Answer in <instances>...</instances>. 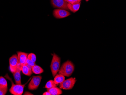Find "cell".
Here are the masks:
<instances>
[{
  "mask_svg": "<svg viewBox=\"0 0 126 95\" xmlns=\"http://www.w3.org/2000/svg\"><path fill=\"white\" fill-rule=\"evenodd\" d=\"M32 67L25 64L22 67V71L23 73L26 76H30L32 74Z\"/></svg>",
  "mask_w": 126,
  "mask_h": 95,
  "instance_id": "10",
  "label": "cell"
},
{
  "mask_svg": "<svg viewBox=\"0 0 126 95\" xmlns=\"http://www.w3.org/2000/svg\"><path fill=\"white\" fill-rule=\"evenodd\" d=\"M47 91H49L51 95H59L62 94V92L61 88L58 87H54L51 88L47 89Z\"/></svg>",
  "mask_w": 126,
  "mask_h": 95,
  "instance_id": "14",
  "label": "cell"
},
{
  "mask_svg": "<svg viewBox=\"0 0 126 95\" xmlns=\"http://www.w3.org/2000/svg\"><path fill=\"white\" fill-rule=\"evenodd\" d=\"M53 7L55 8L68 10V3L65 0H51Z\"/></svg>",
  "mask_w": 126,
  "mask_h": 95,
  "instance_id": "6",
  "label": "cell"
},
{
  "mask_svg": "<svg viewBox=\"0 0 126 95\" xmlns=\"http://www.w3.org/2000/svg\"><path fill=\"white\" fill-rule=\"evenodd\" d=\"M8 78L11 81V86L10 89V91L11 94L14 95H21L24 92V88L25 86V85L22 84H14L11 78L8 76Z\"/></svg>",
  "mask_w": 126,
  "mask_h": 95,
  "instance_id": "3",
  "label": "cell"
},
{
  "mask_svg": "<svg viewBox=\"0 0 126 95\" xmlns=\"http://www.w3.org/2000/svg\"><path fill=\"white\" fill-rule=\"evenodd\" d=\"M85 0L87 1V2H88V1H89V0Z\"/></svg>",
  "mask_w": 126,
  "mask_h": 95,
  "instance_id": "24",
  "label": "cell"
},
{
  "mask_svg": "<svg viewBox=\"0 0 126 95\" xmlns=\"http://www.w3.org/2000/svg\"><path fill=\"white\" fill-rule=\"evenodd\" d=\"M17 53L18 59V68L21 71L22 67L25 64L26 60L27 58L28 54L22 52H17Z\"/></svg>",
  "mask_w": 126,
  "mask_h": 95,
  "instance_id": "8",
  "label": "cell"
},
{
  "mask_svg": "<svg viewBox=\"0 0 126 95\" xmlns=\"http://www.w3.org/2000/svg\"><path fill=\"white\" fill-rule=\"evenodd\" d=\"M57 86V85L54 83V81L52 80L49 81L45 85V88L48 89L51 88H53V87Z\"/></svg>",
  "mask_w": 126,
  "mask_h": 95,
  "instance_id": "17",
  "label": "cell"
},
{
  "mask_svg": "<svg viewBox=\"0 0 126 95\" xmlns=\"http://www.w3.org/2000/svg\"><path fill=\"white\" fill-rule=\"evenodd\" d=\"M27 58L30 59L34 63H36L37 59L36 56L35 54H33V53H30V54H28V55Z\"/></svg>",
  "mask_w": 126,
  "mask_h": 95,
  "instance_id": "18",
  "label": "cell"
},
{
  "mask_svg": "<svg viewBox=\"0 0 126 95\" xmlns=\"http://www.w3.org/2000/svg\"><path fill=\"white\" fill-rule=\"evenodd\" d=\"M32 72L36 74H41L44 72V69L40 66L35 65L32 68Z\"/></svg>",
  "mask_w": 126,
  "mask_h": 95,
  "instance_id": "15",
  "label": "cell"
},
{
  "mask_svg": "<svg viewBox=\"0 0 126 95\" xmlns=\"http://www.w3.org/2000/svg\"><path fill=\"white\" fill-rule=\"evenodd\" d=\"M76 80V78H70L67 80H65L59 85V88L61 89L70 90L73 88Z\"/></svg>",
  "mask_w": 126,
  "mask_h": 95,
  "instance_id": "4",
  "label": "cell"
},
{
  "mask_svg": "<svg viewBox=\"0 0 126 95\" xmlns=\"http://www.w3.org/2000/svg\"><path fill=\"white\" fill-rule=\"evenodd\" d=\"M54 82L57 85L60 84L65 80V76L62 74H57L54 76Z\"/></svg>",
  "mask_w": 126,
  "mask_h": 95,
  "instance_id": "12",
  "label": "cell"
},
{
  "mask_svg": "<svg viewBox=\"0 0 126 95\" xmlns=\"http://www.w3.org/2000/svg\"><path fill=\"white\" fill-rule=\"evenodd\" d=\"M81 5V2L77 3V4H71L70 3H68V7L69 10L73 13H76L79 10Z\"/></svg>",
  "mask_w": 126,
  "mask_h": 95,
  "instance_id": "13",
  "label": "cell"
},
{
  "mask_svg": "<svg viewBox=\"0 0 126 95\" xmlns=\"http://www.w3.org/2000/svg\"><path fill=\"white\" fill-rule=\"evenodd\" d=\"M43 95H51V94L49 91H47L46 92H44V93L42 94Z\"/></svg>",
  "mask_w": 126,
  "mask_h": 95,
  "instance_id": "22",
  "label": "cell"
},
{
  "mask_svg": "<svg viewBox=\"0 0 126 95\" xmlns=\"http://www.w3.org/2000/svg\"><path fill=\"white\" fill-rule=\"evenodd\" d=\"M20 69L17 68V70L13 73V77L15 82L17 84H21V74Z\"/></svg>",
  "mask_w": 126,
  "mask_h": 95,
  "instance_id": "11",
  "label": "cell"
},
{
  "mask_svg": "<svg viewBox=\"0 0 126 95\" xmlns=\"http://www.w3.org/2000/svg\"><path fill=\"white\" fill-rule=\"evenodd\" d=\"M61 61L60 57L56 54H54L50 66L51 71L53 77L56 76L60 69Z\"/></svg>",
  "mask_w": 126,
  "mask_h": 95,
  "instance_id": "2",
  "label": "cell"
},
{
  "mask_svg": "<svg viewBox=\"0 0 126 95\" xmlns=\"http://www.w3.org/2000/svg\"><path fill=\"white\" fill-rule=\"evenodd\" d=\"M9 64L10 71L13 73L18 68V59L17 55H13L10 58Z\"/></svg>",
  "mask_w": 126,
  "mask_h": 95,
  "instance_id": "7",
  "label": "cell"
},
{
  "mask_svg": "<svg viewBox=\"0 0 126 95\" xmlns=\"http://www.w3.org/2000/svg\"><path fill=\"white\" fill-rule=\"evenodd\" d=\"M8 91V88H3L0 87V95H5L6 94Z\"/></svg>",
  "mask_w": 126,
  "mask_h": 95,
  "instance_id": "19",
  "label": "cell"
},
{
  "mask_svg": "<svg viewBox=\"0 0 126 95\" xmlns=\"http://www.w3.org/2000/svg\"><path fill=\"white\" fill-rule=\"evenodd\" d=\"M74 70V66L73 64L71 61H67L62 65L59 71V74L69 77L72 75Z\"/></svg>",
  "mask_w": 126,
  "mask_h": 95,
  "instance_id": "1",
  "label": "cell"
},
{
  "mask_svg": "<svg viewBox=\"0 0 126 95\" xmlns=\"http://www.w3.org/2000/svg\"><path fill=\"white\" fill-rule=\"evenodd\" d=\"M24 95H33V94H32L30 93H28V92H25Z\"/></svg>",
  "mask_w": 126,
  "mask_h": 95,
  "instance_id": "23",
  "label": "cell"
},
{
  "mask_svg": "<svg viewBox=\"0 0 126 95\" xmlns=\"http://www.w3.org/2000/svg\"><path fill=\"white\" fill-rule=\"evenodd\" d=\"M41 76H34L32 77L28 85V89L30 90H34L38 88L41 82Z\"/></svg>",
  "mask_w": 126,
  "mask_h": 95,
  "instance_id": "5",
  "label": "cell"
},
{
  "mask_svg": "<svg viewBox=\"0 0 126 95\" xmlns=\"http://www.w3.org/2000/svg\"><path fill=\"white\" fill-rule=\"evenodd\" d=\"M82 0H73V4H77L81 2Z\"/></svg>",
  "mask_w": 126,
  "mask_h": 95,
  "instance_id": "21",
  "label": "cell"
},
{
  "mask_svg": "<svg viewBox=\"0 0 126 95\" xmlns=\"http://www.w3.org/2000/svg\"><path fill=\"white\" fill-rule=\"evenodd\" d=\"M25 64H27V65H28V66H30L32 68V67L36 65V63H34L33 61L30 60V59H28V58H27V60H26Z\"/></svg>",
  "mask_w": 126,
  "mask_h": 95,
  "instance_id": "20",
  "label": "cell"
},
{
  "mask_svg": "<svg viewBox=\"0 0 126 95\" xmlns=\"http://www.w3.org/2000/svg\"><path fill=\"white\" fill-rule=\"evenodd\" d=\"M54 16L58 19H61L68 17L71 15L69 12L63 9H56L53 11Z\"/></svg>",
  "mask_w": 126,
  "mask_h": 95,
  "instance_id": "9",
  "label": "cell"
},
{
  "mask_svg": "<svg viewBox=\"0 0 126 95\" xmlns=\"http://www.w3.org/2000/svg\"><path fill=\"white\" fill-rule=\"evenodd\" d=\"M0 87L8 88V83L7 80L3 76H0Z\"/></svg>",
  "mask_w": 126,
  "mask_h": 95,
  "instance_id": "16",
  "label": "cell"
}]
</instances>
